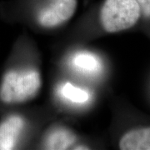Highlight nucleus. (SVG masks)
Here are the masks:
<instances>
[{"mask_svg":"<svg viewBox=\"0 0 150 150\" xmlns=\"http://www.w3.org/2000/svg\"><path fill=\"white\" fill-rule=\"evenodd\" d=\"M74 62L79 68L89 72H95L100 67L96 58L89 54H79L75 58Z\"/></svg>","mask_w":150,"mask_h":150,"instance_id":"obj_8","label":"nucleus"},{"mask_svg":"<svg viewBox=\"0 0 150 150\" xmlns=\"http://www.w3.org/2000/svg\"><path fill=\"white\" fill-rule=\"evenodd\" d=\"M80 147H83V146H80ZM74 149H88V148H79V147H77Z\"/></svg>","mask_w":150,"mask_h":150,"instance_id":"obj_10","label":"nucleus"},{"mask_svg":"<svg viewBox=\"0 0 150 150\" xmlns=\"http://www.w3.org/2000/svg\"><path fill=\"white\" fill-rule=\"evenodd\" d=\"M63 94L66 98L75 103H84L88 101L89 98L87 92L72 85L69 83L64 86Z\"/></svg>","mask_w":150,"mask_h":150,"instance_id":"obj_7","label":"nucleus"},{"mask_svg":"<svg viewBox=\"0 0 150 150\" xmlns=\"http://www.w3.org/2000/svg\"><path fill=\"white\" fill-rule=\"evenodd\" d=\"M122 150H150V127L131 130L119 142Z\"/></svg>","mask_w":150,"mask_h":150,"instance_id":"obj_5","label":"nucleus"},{"mask_svg":"<svg viewBox=\"0 0 150 150\" xmlns=\"http://www.w3.org/2000/svg\"><path fill=\"white\" fill-rule=\"evenodd\" d=\"M76 136L74 133L65 129H58L48 134L44 147L47 149H67L74 144Z\"/></svg>","mask_w":150,"mask_h":150,"instance_id":"obj_6","label":"nucleus"},{"mask_svg":"<svg viewBox=\"0 0 150 150\" xmlns=\"http://www.w3.org/2000/svg\"><path fill=\"white\" fill-rule=\"evenodd\" d=\"M141 9V14L145 18H150V0H137Z\"/></svg>","mask_w":150,"mask_h":150,"instance_id":"obj_9","label":"nucleus"},{"mask_svg":"<svg viewBox=\"0 0 150 150\" xmlns=\"http://www.w3.org/2000/svg\"><path fill=\"white\" fill-rule=\"evenodd\" d=\"M24 127V121L19 116H11L0 124V150L13 149Z\"/></svg>","mask_w":150,"mask_h":150,"instance_id":"obj_4","label":"nucleus"},{"mask_svg":"<svg viewBox=\"0 0 150 150\" xmlns=\"http://www.w3.org/2000/svg\"><path fill=\"white\" fill-rule=\"evenodd\" d=\"M77 0H52L38 14L39 23L46 28L59 26L70 19L74 14Z\"/></svg>","mask_w":150,"mask_h":150,"instance_id":"obj_3","label":"nucleus"},{"mask_svg":"<svg viewBox=\"0 0 150 150\" xmlns=\"http://www.w3.org/2000/svg\"><path fill=\"white\" fill-rule=\"evenodd\" d=\"M141 16L137 0H105L100 13L103 28L117 33L134 27Z\"/></svg>","mask_w":150,"mask_h":150,"instance_id":"obj_2","label":"nucleus"},{"mask_svg":"<svg viewBox=\"0 0 150 150\" xmlns=\"http://www.w3.org/2000/svg\"><path fill=\"white\" fill-rule=\"evenodd\" d=\"M41 87L40 75L35 70L8 71L4 76L0 98L5 103H23L33 98Z\"/></svg>","mask_w":150,"mask_h":150,"instance_id":"obj_1","label":"nucleus"}]
</instances>
